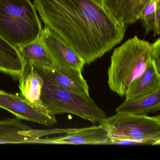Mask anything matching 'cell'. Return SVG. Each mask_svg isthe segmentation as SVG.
<instances>
[{
    "label": "cell",
    "instance_id": "1",
    "mask_svg": "<svg viewBox=\"0 0 160 160\" xmlns=\"http://www.w3.org/2000/svg\"><path fill=\"white\" fill-rule=\"evenodd\" d=\"M44 26L90 64L121 42L127 28L103 0H34Z\"/></svg>",
    "mask_w": 160,
    "mask_h": 160
},
{
    "label": "cell",
    "instance_id": "2",
    "mask_svg": "<svg viewBox=\"0 0 160 160\" xmlns=\"http://www.w3.org/2000/svg\"><path fill=\"white\" fill-rule=\"evenodd\" d=\"M152 44L137 36L115 48L108 70V86L121 97L131 82L146 70L151 54Z\"/></svg>",
    "mask_w": 160,
    "mask_h": 160
},
{
    "label": "cell",
    "instance_id": "3",
    "mask_svg": "<svg viewBox=\"0 0 160 160\" xmlns=\"http://www.w3.org/2000/svg\"><path fill=\"white\" fill-rule=\"evenodd\" d=\"M33 64L43 79L41 99L49 115L72 114L94 124H101L106 114L89 96L80 95L70 91L48 77L37 64Z\"/></svg>",
    "mask_w": 160,
    "mask_h": 160
},
{
    "label": "cell",
    "instance_id": "4",
    "mask_svg": "<svg viewBox=\"0 0 160 160\" xmlns=\"http://www.w3.org/2000/svg\"><path fill=\"white\" fill-rule=\"evenodd\" d=\"M42 23L30 0H0V36L18 48L40 37Z\"/></svg>",
    "mask_w": 160,
    "mask_h": 160
},
{
    "label": "cell",
    "instance_id": "5",
    "mask_svg": "<svg viewBox=\"0 0 160 160\" xmlns=\"http://www.w3.org/2000/svg\"><path fill=\"white\" fill-rule=\"evenodd\" d=\"M109 138L128 140L139 145H160V116L116 113L101 123Z\"/></svg>",
    "mask_w": 160,
    "mask_h": 160
},
{
    "label": "cell",
    "instance_id": "6",
    "mask_svg": "<svg viewBox=\"0 0 160 160\" xmlns=\"http://www.w3.org/2000/svg\"><path fill=\"white\" fill-rule=\"evenodd\" d=\"M0 108L12 113L19 119L41 123L48 126L58 122L55 116L40 111L21 95L0 90Z\"/></svg>",
    "mask_w": 160,
    "mask_h": 160
},
{
    "label": "cell",
    "instance_id": "7",
    "mask_svg": "<svg viewBox=\"0 0 160 160\" xmlns=\"http://www.w3.org/2000/svg\"><path fill=\"white\" fill-rule=\"evenodd\" d=\"M56 64L82 71L86 64L84 60L49 28L44 26L40 35Z\"/></svg>",
    "mask_w": 160,
    "mask_h": 160
},
{
    "label": "cell",
    "instance_id": "8",
    "mask_svg": "<svg viewBox=\"0 0 160 160\" xmlns=\"http://www.w3.org/2000/svg\"><path fill=\"white\" fill-rule=\"evenodd\" d=\"M108 133L102 124L76 129L65 135L43 139V143L70 145H106L108 144Z\"/></svg>",
    "mask_w": 160,
    "mask_h": 160
},
{
    "label": "cell",
    "instance_id": "9",
    "mask_svg": "<svg viewBox=\"0 0 160 160\" xmlns=\"http://www.w3.org/2000/svg\"><path fill=\"white\" fill-rule=\"evenodd\" d=\"M39 66L47 76L64 88L80 95L89 96L88 85L80 70L57 64L50 68Z\"/></svg>",
    "mask_w": 160,
    "mask_h": 160
},
{
    "label": "cell",
    "instance_id": "10",
    "mask_svg": "<svg viewBox=\"0 0 160 160\" xmlns=\"http://www.w3.org/2000/svg\"><path fill=\"white\" fill-rule=\"evenodd\" d=\"M18 79L21 96L40 111L48 114L41 99L42 78L35 66L31 62L26 63L24 72Z\"/></svg>",
    "mask_w": 160,
    "mask_h": 160
},
{
    "label": "cell",
    "instance_id": "11",
    "mask_svg": "<svg viewBox=\"0 0 160 160\" xmlns=\"http://www.w3.org/2000/svg\"><path fill=\"white\" fill-rule=\"evenodd\" d=\"M159 90H160V72L151 58L145 72L129 85L124 95L125 100L144 97Z\"/></svg>",
    "mask_w": 160,
    "mask_h": 160
},
{
    "label": "cell",
    "instance_id": "12",
    "mask_svg": "<svg viewBox=\"0 0 160 160\" xmlns=\"http://www.w3.org/2000/svg\"><path fill=\"white\" fill-rule=\"evenodd\" d=\"M114 17L125 25H131L139 17L150 0H103Z\"/></svg>",
    "mask_w": 160,
    "mask_h": 160
},
{
    "label": "cell",
    "instance_id": "13",
    "mask_svg": "<svg viewBox=\"0 0 160 160\" xmlns=\"http://www.w3.org/2000/svg\"><path fill=\"white\" fill-rule=\"evenodd\" d=\"M26 66L18 49L0 36V72L17 80Z\"/></svg>",
    "mask_w": 160,
    "mask_h": 160
},
{
    "label": "cell",
    "instance_id": "14",
    "mask_svg": "<svg viewBox=\"0 0 160 160\" xmlns=\"http://www.w3.org/2000/svg\"><path fill=\"white\" fill-rule=\"evenodd\" d=\"M32 129L18 118L0 121V144H18L35 142L30 135Z\"/></svg>",
    "mask_w": 160,
    "mask_h": 160
},
{
    "label": "cell",
    "instance_id": "15",
    "mask_svg": "<svg viewBox=\"0 0 160 160\" xmlns=\"http://www.w3.org/2000/svg\"><path fill=\"white\" fill-rule=\"evenodd\" d=\"M18 49L25 63L31 62L45 68L52 67L56 64L40 37Z\"/></svg>",
    "mask_w": 160,
    "mask_h": 160
},
{
    "label": "cell",
    "instance_id": "16",
    "mask_svg": "<svg viewBox=\"0 0 160 160\" xmlns=\"http://www.w3.org/2000/svg\"><path fill=\"white\" fill-rule=\"evenodd\" d=\"M160 110V90L144 97L125 100L116 109V113L147 115Z\"/></svg>",
    "mask_w": 160,
    "mask_h": 160
},
{
    "label": "cell",
    "instance_id": "17",
    "mask_svg": "<svg viewBox=\"0 0 160 160\" xmlns=\"http://www.w3.org/2000/svg\"><path fill=\"white\" fill-rule=\"evenodd\" d=\"M160 0H150L140 15L139 19L142 20L146 35L154 29L155 10Z\"/></svg>",
    "mask_w": 160,
    "mask_h": 160
},
{
    "label": "cell",
    "instance_id": "18",
    "mask_svg": "<svg viewBox=\"0 0 160 160\" xmlns=\"http://www.w3.org/2000/svg\"><path fill=\"white\" fill-rule=\"evenodd\" d=\"M151 57L154 61L158 71L160 72V39L158 38L152 44Z\"/></svg>",
    "mask_w": 160,
    "mask_h": 160
},
{
    "label": "cell",
    "instance_id": "19",
    "mask_svg": "<svg viewBox=\"0 0 160 160\" xmlns=\"http://www.w3.org/2000/svg\"><path fill=\"white\" fill-rule=\"evenodd\" d=\"M160 2H158L156 7L155 12V22H154V28L153 29L154 36L160 34Z\"/></svg>",
    "mask_w": 160,
    "mask_h": 160
}]
</instances>
